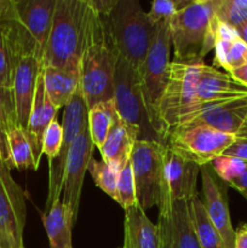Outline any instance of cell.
<instances>
[{"label": "cell", "mask_w": 247, "mask_h": 248, "mask_svg": "<svg viewBox=\"0 0 247 248\" xmlns=\"http://www.w3.org/2000/svg\"><path fill=\"white\" fill-rule=\"evenodd\" d=\"M99 15L91 0H57L41 67L80 69V60Z\"/></svg>", "instance_id": "6da1fadb"}, {"label": "cell", "mask_w": 247, "mask_h": 248, "mask_svg": "<svg viewBox=\"0 0 247 248\" xmlns=\"http://www.w3.org/2000/svg\"><path fill=\"white\" fill-rule=\"evenodd\" d=\"M119 57L139 72L152 44L155 26L137 0H118L107 16H101Z\"/></svg>", "instance_id": "7a4b0ae2"}, {"label": "cell", "mask_w": 247, "mask_h": 248, "mask_svg": "<svg viewBox=\"0 0 247 248\" xmlns=\"http://www.w3.org/2000/svg\"><path fill=\"white\" fill-rule=\"evenodd\" d=\"M217 0H194L170 19L172 50L176 62H196L215 50V9Z\"/></svg>", "instance_id": "3957f363"}, {"label": "cell", "mask_w": 247, "mask_h": 248, "mask_svg": "<svg viewBox=\"0 0 247 248\" xmlns=\"http://www.w3.org/2000/svg\"><path fill=\"white\" fill-rule=\"evenodd\" d=\"M119 55L99 16L80 60L81 89L87 107L114 98V75Z\"/></svg>", "instance_id": "277c9868"}, {"label": "cell", "mask_w": 247, "mask_h": 248, "mask_svg": "<svg viewBox=\"0 0 247 248\" xmlns=\"http://www.w3.org/2000/svg\"><path fill=\"white\" fill-rule=\"evenodd\" d=\"M57 0H16L17 18L4 22L17 58L34 56L43 63Z\"/></svg>", "instance_id": "5b68a950"}, {"label": "cell", "mask_w": 247, "mask_h": 248, "mask_svg": "<svg viewBox=\"0 0 247 248\" xmlns=\"http://www.w3.org/2000/svg\"><path fill=\"white\" fill-rule=\"evenodd\" d=\"M171 50L172 41L170 21L160 22L154 28L152 44L144 63L139 70V75L143 98H144L150 124L161 140L159 107L171 74Z\"/></svg>", "instance_id": "8992f818"}, {"label": "cell", "mask_w": 247, "mask_h": 248, "mask_svg": "<svg viewBox=\"0 0 247 248\" xmlns=\"http://www.w3.org/2000/svg\"><path fill=\"white\" fill-rule=\"evenodd\" d=\"M200 62L202 61H172L169 84L159 107V123L164 143L179 124L200 109L196 97V77Z\"/></svg>", "instance_id": "52a82bcc"}, {"label": "cell", "mask_w": 247, "mask_h": 248, "mask_svg": "<svg viewBox=\"0 0 247 248\" xmlns=\"http://www.w3.org/2000/svg\"><path fill=\"white\" fill-rule=\"evenodd\" d=\"M114 103L119 118L139 131V140L164 144L150 124L143 98L140 75L136 68L119 57L114 75Z\"/></svg>", "instance_id": "ba28073f"}, {"label": "cell", "mask_w": 247, "mask_h": 248, "mask_svg": "<svg viewBox=\"0 0 247 248\" xmlns=\"http://www.w3.org/2000/svg\"><path fill=\"white\" fill-rule=\"evenodd\" d=\"M166 145L150 140H137L131 154V167L136 184L137 202L143 210L159 207L164 194Z\"/></svg>", "instance_id": "9c48e42d"}, {"label": "cell", "mask_w": 247, "mask_h": 248, "mask_svg": "<svg viewBox=\"0 0 247 248\" xmlns=\"http://www.w3.org/2000/svg\"><path fill=\"white\" fill-rule=\"evenodd\" d=\"M87 118H89V107H87L86 99H85L84 92H82L81 85H80L75 93L73 94L69 103L65 106L64 114H63L62 147H61L57 157L48 164V169H50L48 190L44 212H47L52 207L53 203L61 200L68 154H69L72 144L77 140V136L81 133L82 130L87 127Z\"/></svg>", "instance_id": "30bf717a"}, {"label": "cell", "mask_w": 247, "mask_h": 248, "mask_svg": "<svg viewBox=\"0 0 247 248\" xmlns=\"http://www.w3.org/2000/svg\"><path fill=\"white\" fill-rule=\"evenodd\" d=\"M26 220L24 191L12 178L7 165L0 161V248H24Z\"/></svg>", "instance_id": "8fae6325"}, {"label": "cell", "mask_w": 247, "mask_h": 248, "mask_svg": "<svg viewBox=\"0 0 247 248\" xmlns=\"http://www.w3.org/2000/svg\"><path fill=\"white\" fill-rule=\"evenodd\" d=\"M236 140L237 137L234 135L219 132L205 126H198L172 133L165 144L181 156L202 167L223 155Z\"/></svg>", "instance_id": "7c38bea8"}, {"label": "cell", "mask_w": 247, "mask_h": 248, "mask_svg": "<svg viewBox=\"0 0 247 248\" xmlns=\"http://www.w3.org/2000/svg\"><path fill=\"white\" fill-rule=\"evenodd\" d=\"M198 126L247 138V97L205 104L198 113L179 124L172 133Z\"/></svg>", "instance_id": "4fadbf2b"}, {"label": "cell", "mask_w": 247, "mask_h": 248, "mask_svg": "<svg viewBox=\"0 0 247 248\" xmlns=\"http://www.w3.org/2000/svg\"><path fill=\"white\" fill-rule=\"evenodd\" d=\"M160 248H201L194 229L189 201H164L159 205Z\"/></svg>", "instance_id": "5bb4252c"}, {"label": "cell", "mask_w": 247, "mask_h": 248, "mask_svg": "<svg viewBox=\"0 0 247 248\" xmlns=\"http://www.w3.org/2000/svg\"><path fill=\"white\" fill-rule=\"evenodd\" d=\"M93 143L89 132V126L81 131L69 150L63 181L62 202L70 208L75 218L79 212L82 184L90 160L92 159Z\"/></svg>", "instance_id": "9a60e30c"}, {"label": "cell", "mask_w": 247, "mask_h": 248, "mask_svg": "<svg viewBox=\"0 0 247 248\" xmlns=\"http://www.w3.org/2000/svg\"><path fill=\"white\" fill-rule=\"evenodd\" d=\"M200 171L201 167L198 164L166 147L165 183L161 202L172 200L190 201L195 198L198 195L196 182Z\"/></svg>", "instance_id": "2e32d148"}, {"label": "cell", "mask_w": 247, "mask_h": 248, "mask_svg": "<svg viewBox=\"0 0 247 248\" xmlns=\"http://www.w3.org/2000/svg\"><path fill=\"white\" fill-rule=\"evenodd\" d=\"M196 97L201 109L207 103L247 97V87L236 81L229 73L220 72L215 67L205 64L202 61L198 67Z\"/></svg>", "instance_id": "e0dca14e"}, {"label": "cell", "mask_w": 247, "mask_h": 248, "mask_svg": "<svg viewBox=\"0 0 247 248\" xmlns=\"http://www.w3.org/2000/svg\"><path fill=\"white\" fill-rule=\"evenodd\" d=\"M200 172L202 177L203 205L207 216L219 232L225 248H235V229L230 219L224 188L217 183L210 165L201 167Z\"/></svg>", "instance_id": "ac0fdd59"}, {"label": "cell", "mask_w": 247, "mask_h": 248, "mask_svg": "<svg viewBox=\"0 0 247 248\" xmlns=\"http://www.w3.org/2000/svg\"><path fill=\"white\" fill-rule=\"evenodd\" d=\"M41 72V63L34 56H26L18 61L14 75L12 91L16 103L17 119L22 130H26L36 91V82Z\"/></svg>", "instance_id": "d6986e66"}, {"label": "cell", "mask_w": 247, "mask_h": 248, "mask_svg": "<svg viewBox=\"0 0 247 248\" xmlns=\"http://www.w3.org/2000/svg\"><path fill=\"white\" fill-rule=\"evenodd\" d=\"M57 110L52 102L48 98L46 93L45 85H44L43 75L39 74L38 82H36V91L34 96L33 106H31V115H29L28 125H27L26 132L27 138L31 142V149H33L34 156H35L36 164H40L41 156H43V138L46 128L48 127L57 115Z\"/></svg>", "instance_id": "ffe728a7"}, {"label": "cell", "mask_w": 247, "mask_h": 248, "mask_svg": "<svg viewBox=\"0 0 247 248\" xmlns=\"http://www.w3.org/2000/svg\"><path fill=\"white\" fill-rule=\"evenodd\" d=\"M139 140V131L127 125L118 116L106 142L99 149L102 160L119 172L130 162L133 145Z\"/></svg>", "instance_id": "44dd1931"}, {"label": "cell", "mask_w": 247, "mask_h": 248, "mask_svg": "<svg viewBox=\"0 0 247 248\" xmlns=\"http://www.w3.org/2000/svg\"><path fill=\"white\" fill-rule=\"evenodd\" d=\"M124 248H160L159 229L139 205L125 210Z\"/></svg>", "instance_id": "7402d4cb"}, {"label": "cell", "mask_w": 247, "mask_h": 248, "mask_svg": "<svg viewBox=\"0 0 247 248\" xmlns=\"http://www.w3.org/2000/svg\"><path fill=\"white\" fill-rule=\"evenodd\" d=\"M44 85L46 93L57 109L63 108L69 103L73 94L81 82L80 69H61V68L44 65L41 67Z\"/></svg>", "instance_id": "603a6c76"}, {"label": "cell", "mask_w": 247, "mask_h": 248, "mask_svg": "<svg viewBox=\"0 0 247 248\" xmlns=\"http://www.w3.org/2000/svg\"><path fill=\"white\" fill-rule=\"evenodd\" d=\"M41 218L51 248H73L72 230L77 218L67 205L58 200Z\"/></svg>", "instance_id": "cb8c5ba5"}, {"label": "cell", "mask_w": 247, "mask_h": 248, "mask_svg": "<svg viewBox=\"0 0 247 248\" xmlns=\"http://www.w3.org/2000/svg\"><path fill=\"white\" fill-rule=\"evenodd\" d=\"M118 116L114 98L110 101L101 102L89 109L87 126L94 147L101 149Z\"/></svg>", "instance_id": "d4e9b609"}, {"label": "cell", "mask_w": 247, "mask_h": 248, "mask_svg": "<svg viewBox=\"0 0 247 248\" xmlns=\"http://www.w3.org/2000/svg\"><path fill=\"white\" fill-rule=\"evenodd\" d=\"M7 157L6 165L10 170H33L36 171L39 165L36 164L31 142L27 138L26 132L21 127H16L7 132Z\"/></svg>", "instance_id": "484cf974"}, {"label": "cell", "mask_w": 247, "mask_h": 248, "mask_svg": "<svg viewBox=\"0 0 247 248\" xmlns=\"http://www.w3.org/2000/svg\"><path fill=\"white\" fill-rule=\"evenodd\" d=\"M191 219L201 248H225L224 242L206 212L203 201L196 195L189 201Z\"/></svg>", "instance_id": "4316f807"}, {"label": "cell", "mask_w": 247, "mask_h": 248, "mask_svg": "<svg viewBox=\"0 0 247 248\" xmlns=\"http://www.w3.org/2000/svg\"><path fill=\"white\" fill-rule=\"evenodd\" d=\"M247 63V44L240 38L217 40L215 45V65L232 73Z\"/></svg>", "instance_id": "83f0119b"}, {"label": "cell", "mask_w": 247, "mask_h": 248, "mask_svg": "<svg viewBox=\"0 0 247 248\" xmlns=\"http://www.w3.org/2000/svg\"><path fill=\"white\" fill-rule=\"evenodd\" d=\"M18 58L14 52V47L7 35L5 23H0V85L12 89L14 75Z\"/></svg>", "instance_id": "f1b7e54d"}, {"label": "cell", "mask_w": 247, "mask_h": 248, "mask_svg": "<svg viewBox=\"0 0 247 248\" xmlns=\"http://www.w3.org/2000/svg\"><path fill=\"white\" fill-rule=\"evenodd\" d=\"M87 171L91 174L94 184L113 200H115L119 177L118 170L103 160H96L92 157L87 166Z\"/></svg>", "instance_id": "f546056e"}, {"label": "cell", "mask_w": 247, "mask_h": 248, "mask_svg": "<svg viewBox=\"0 0 247 248\" xmlns=\"http://www.w3.org/2000/svg\"><path fill=\"white\" fill-rule=\"evenodd\" d=\"M215 17L217 21L237 29L247 22V0H217Z\"/></svg>", "instance_id": "4dcf8cb0"}, {"label": "cell", "mask_w": 247, "mask_h": 248, "mask_svg": "<svg viewBox=\"0 0 247 248\" xmlns=\"http://www.w3.org/2000/svg\"><path fill=\"white\" fill-rule=\"evenodd\" d=\"M115 201L124 210H127V208L138 205L137 195H136L135 177H133L131 162H128L119 172Z\"/></svg>", "instance_id": "1f68e13d"}, {"label": "cell", "mask_w": 247, "mask_h": 248, "mask_svg": "<svg viewBox=\"0 0 247 248\" xmlns=\"http://www.w3.org/2000/svg\"><path fill=\"white\" fill-rule=\"evenodd\" d=\"M194 0H156L150 5V10L147 12L148 18L154 26L164 21H170L176 15L183 11L193 4Z\"/></svg>", "instance_id": "d6a6232c"}, {"label": "cell", "mask_w": 247, "mask_h": 248, "mask_svg": "<svg viewBox=\"0 0 247 248\" xmlns=\"http://www.w3.org/2000/svg\"><path fill=\"white\" fill-rule=\"evenodd\" d=\"M16 127H19V125L14 91L0 85V130L6 136L7 132Z\"/></svg>", "instance_id": "836d02e7"}, {"label": "cell", "mask_w": 247, "mask_h": 248, "mask_svg": "<svg viewBox=\"0 0 247 248\" xmlns=\"http://www.w3.org/2000/svg\"><path fill=\"white\" fill-rule=\"evenodd\" d=\"M213 171L224 183L234 181L247 171V162L237 157L220 155L211 162Z\"/></svg>", "instance_id": "e575fe53"}, {"label": "cell", "mask_w": 247, "mask_h": 248, "mask_svg": "<svg viewBox=\"0 0 247 248\" xmlns=\"http://www.w3.org/2000/svg\"><path fill=\"white\" fill-rule=\"evenodd\" d=\"M63 142V128L62 125L57 121V119L52 121L46 128L43 138V149L41 153L46 155L48 159V164L52 162L57 157Z\"/></svg>", "instance_id": "d590c367"}, {"label": "cell", "mask_w": 247, "mask_h": 248, "mask_svg": "<svg viewBox=\"0 0 247 248\" xmlns=\"http://www.w3.org/2000/svg\"><path fill=\"white\" fill-rule=\"evenodd\" d=\"M225 156L237 157L247 162V138H237L224 153Z\"/></svg>", "instance_id": "8d00e7d4"}, {"label": "cell", "mask_w": 247, "mask_h": 248, "mask_svg": "<svg viewBox=\"0 0 247 248\" xmlns=\"http://www.w3.org/2000/svg\"><path fill=\"white\" fill-rule=\"evenodd\" d=\"M16 18V0H0V23Z\"/></svg>", "instance_id": "74e56055"}, {"label": "cell", "mask_w": 247, "mask_h": 248, "mask_svg": "<svg viewBox=\"0 0 247 248\" xmlns=\"http://www.w3.org/2000/svg\"><path fill=\"white\" fill-rule=\"evenodd\" d=\"M235 248H247V224H242L235 230Z\"/></svg>", "instance_id": "f35d334b"}, {"label": "cell", "mask_w": 247, "mask_h": 248, "mask_svg": "<svg viewBox=\"0 0 247 248\" xmlns=\"http://www.w3.org/2000/svg\"><path fill=\"white\" fill-rule=\"evenodd\" d=\"M228 186L234 188L235 190H237L239 193H244V191H247V171L245 172L242 176H240L239 178L234 179V181L229 182Z\"/></svg>", "instance_id": "ab89813d"}, {"label": "cell", "mask_w": 247, "mask_h": 248, "mask_svg": "<svg viewBox=\"0 0 247 248\" xmlns=\"http://www.w3.org/2000/svg\"><path fill=\"white\" fill-rule=\"evenodd\" d=\"M230 75H232L236 81H239L240 84H242L244 86L247 87V63L245 65H242L241 68H239V69L230 73Z\"/></svg>", "instance_id": "60d3db41"}, {"label": "cell", "mask_w": 247, "mask_h": 248, "mask_svg": "<svg viewBox=\"0 0 247 248\" xmlns=\"http://www.w3.org/2000/svg\"><path fill=\"white\" fill-rule=\"evenodd\" d=\"M7 157H9V153H7L6 136L0 130V161H4L6 164Z\"/></svg>", "instance_id": "b9f144b4"}, {"label": "cell", "mask_w": 247, "mask_h": 248, "mask_svg": "<svg viewBox=\"0 0 247 248\" xmlns=\"http://www.w3.org/2000/svg\"><path fill=\"white\" fill-rule=\"evenodd\" d=\"M236 31L239 38L241 39L245 44H247V22L242 24V26H240L239 28L236 29Z\"/></svg>", "instance_id": "7bdbcfd3"}, {"label": "cell", "mask_w": 247, "mask_h": 248, "mask_svg": "<svg viewBox=\"0 0 247 248\" xmlns=\"http://www.w3.org/2000/svg\"><path fill=\"white\" fill-rule=\"evenodd\" d=\"M240 194H241V195L245 198V200L247 201V191H244V193H240Z\"/></svg>", "instance_id": "ee69618b"}]
</instances>
